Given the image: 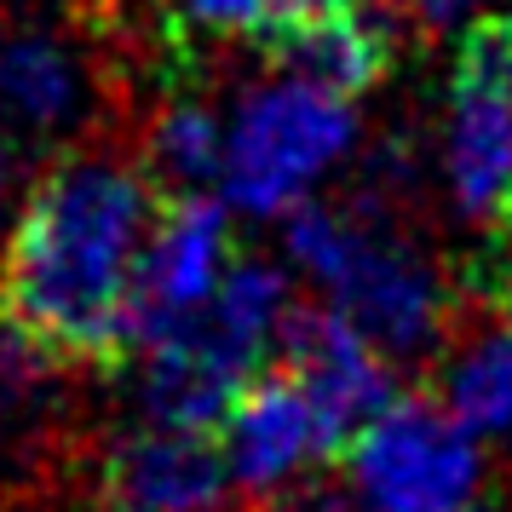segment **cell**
Wrapping results in <instances>:
<instances>
[{"instance_id":"obj_1","label":"cell","mask_w":512,"mask_h":512,"mask_svg":"<svg viewBox=\"0 0 512 512\" xmlns=\"http://www.w3.org/2000/svg\"><path fill=\"white\" fill-rule=\"evenodd\" d=\"M156 208V179L127 156L87 150L47 167L6 231L0 317L52 357L121 351Z\"/></svg>"},{"instance_id":"obj_2","label":"cell","mask_w":512,"mask_h":512,"mask_svg":"<svg viewBox=\"0 0 512 512\" xmlns=\"http://www.w3.org/2000/svg\"><path fill=\"white\" fill-rule=\"evenodd\" d=\"M282 248L288 265L305 282H317L340 317L357 334H369V346L386 363H420L443 346L449 334V282L397 231L374 202L334 208L305 196L300 208L282 213Z\"/></svg>"},{"instance_id":"obj_3","label":"cell","mask_w":512,"mask_h":512,"mask_svg":"<svg viewBox=\"0 0 512 512\" xmlns=\"http://www.w3.org/2000/svg\"><path fill=\"white\" fill-rule=\"evenodd\" d=\"M288 271L265 259H231L208 300L185 323L156 334L133 351L139 363V409L144 420L179 426H219L231 397L265 369L288 323Z\"/></svg>"},{"instance_id":"obj_4","label":"cell","mask_w":512,"mask_h":512,"mask_svg":"<svg viewBox=\"0 0 512 512\" xmlns=\"http://www.w3.org/2000/svg\"><path fill=\"white\" fill-rule=\"evenodd\" d=\"M357 133H363L357 98L277 64V75L254 81L225 116L213 190L225 196L231 213L282 219L346 167Z\"/></svg>"},{"instance_id":"obj_5","label":"cell","mask_w":512,"mask_h":512,"mask_svg":"<svg viewBox=\"0 0 512 512\" xmlns=\"http://www.w3.org/2000/svg\"><path fill=\"white\" fill-rule=\"evenodd\" d=\"M340 455L357 512H461L484 484V438L432 397L392 392Z\"/></svg>"},{"instance_id":"obj_6","label":"cell","mask_w":512,"mask_h":512,"mask_svg":"<svg viewBox=\"0 0 512 512\" xmlns=\"http://www.w3.org/2000/svg\"><path fill=\"white\" fill-rule=\"evenodd\" d=\"M438 167L461 219H512V18H489L466 35L449 81Z\"/></svg>"},{"instance_id":"obj_7","label":"cell","mask_w":512,"mask_h":512,"mask_svg":"<svg viewBox=\"0 0 512 512\" xmlns=\"http://www.w3.org/2000/svg\"><path fill=\"white\" fill-rule=\"evenodd\" d=\"M231 208L213 190H179L173 202L156 208V225L144 236L139 277H133V305L121 328V351L133 357L156 334L185 323L208 300L219 277L231 271Z\"/></svg>"},{"instance_id":"obj_8","label":"cell","mask_w":512,"mask_h":512,"mask_svg":"<svg viewBox=\"0 0 512 512\" xmlns=\"http://www.w3.org/2000/svg\"><path fill=\"white\" fill-rule=\"evenodd\" d=\"M340 443H346V432L328 420V409L288 369L277 374L259 369L231 397V409L219 415V449H225V466H231V484L254 489V495L294 489Z\"/></svg>"},{"instance_id":"obj_9","label":"cell","mask_w":512,"mask_h":512,"mask_svg":"<svg viewBox=\"0 0 512 512\" xmlns=\"http://www.w3.org/2000/svg\"><path fill=\"white\" fill-rule=\"evenodd\" d=\"M225 489H231V466L213 426L144 420L104 461L110 512H213Z\"/></svg>"},{"instance_id":"obj_10","label":"cell","mask_w":512,"mask_h":512,"mask_svg":"<svg viewBox=\"0 0 512 512\" xmlns=\"http://www.w3.org/2000/svg\"><path fill=\"white\" fill-rule=\"evenodd\" d=\"M277 357H282V369L323 403L328 420L346 438L392 397V363L369 346V334H357L328 300L323 305H288Z\"/></svg>"},{"instance_id":"obj_11","label":"cell","mask_w":512,"mask_h":512,"mask_svg":"<svg viewBox=\"0 0 512 512\" xmlns=\"http://www.w3.org/2000/svg\"><path fill=\"white\" fill-rule=\"evenodd\" d=\"M87 116V70L47 29H0V121L24 133H64Z\"/></svg>"},{"instance_id":"obj_12","label":"cell","mask_w":512,"mask_h":512,"mask_svg":"<svg viewBox=\"0 0 512 512\" xmlns=\"http://www.w3.org/2000/svg\"><path fill=\"white\" fill-rule=\"evenodd\" d=\"M277 64L294 75H311L340 93H363L386 70V35L363 12V0H328V6H305L271 35Z\"/></svg>"},{"instance_id":"obj_13","label":"cell","mask_w":512,"mask_h":512,"mask_svg":"<svg viewBox=\"0 0 512 512\" xmlns=\"http://www.w3.org/2000/svg\"><path fill=\"white\" fill-rule=\"evenodd\" d=\"M443 403L478 438H512V311L461 340L443 369Z\"/></svg>"},{"instance_id":"obj_14","label":"cell","mask_w":512,"mask_h":512,"mask_svg":"<svg viewBox=\"0 0 512 512\" xmlns=\"http://www.w3.org/2000/svg\"><path fill=\"white\" fill-rule=\"evenodd\" d=\"M219 150H225V121L213 116L208 104L196 98H179L167 104L162 116L150 121V139H144V173L167 185L173 196L179 190H213L219 179Z\"/></svg>"},{"instance_id":"obj_15","label":"cell","mask_w":512,"mask_h":512,"mask_svg":"<svg viewBox=\"0 0 512 512\" xmlns=\"http://www.w3.org/2000/svg\"><path fill=\"white\" fill-rule=\"evenodd\" d=\"M305 0H173V12L219 41H271Z\"/></svg>"},{"instance_id":"obj_16","label":"cell","mask_w":512,"mask_h":512,"mask_svg":"<svg viewBox=\"0 0 512 512\" xmlns=\"http://www.w3.org/2000/svg\"><path fill=\"white\" fill-rule=\"evenodd\" d=\"M403 6L415 12L420 24H449V18H461L472 0H403Z\"/></svg>"},{"instance_id":"obj_17","label":"cell","mask_w":512,"mask_h":512,"mask_svg":"<svg viewBox=\"0 0 512 512\" xmlns=\"http://www.w3.org/2000/svg\"><path fill=\"white\" fill-rule=\"evenodd\" d=\"M271 512H351V507L334 501V495H294V501H277Z\"/></svg>"},{"instance_id":"obj_18","label":"cell","mask_w":512,"mask_h":512,"mask_svg":"<svg viewBox=\"0 0 512 512\" xmlns=\"http://www.w3.org/2000/svg\"><path fill=\"white\" fill-rule=\"evenodd\" d=\"M6 208H12V144H6V121H0V231H6Z\"/></svg>"},{"instance_id":"obj_19","label":"cell","mask_w":512,"mask_h":512,"mask_svg":"<svg viewBox=\"0 0 512 512\" xmlns=\"http://www.w3.org/2000/svg\"><path fill=\"white\" fill-rule=\"evenodd\" d=\"M461 512H472V507H461Z\"/></svg>"}]
</instances>
